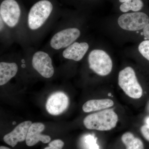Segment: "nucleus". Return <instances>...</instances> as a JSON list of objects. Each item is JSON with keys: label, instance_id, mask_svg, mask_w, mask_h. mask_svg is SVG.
<instances>
[{"label": "nucleus", "instance_id": "nucleus-1", "mask_svg": "<svg viewBox=\"0 0 149 149\" xmlns=\"http://www.w3.org/2000/svg\"><path fill=\"white\" fill-rule=\"evenodd\" d=\"M118 120L116 112L107 109L87 116L83 120V124L89 130L109 131L116 127Z\"/></svg>", "mask_w": 149, "mask_h": 149}, {"label": "nucleus", "instance_id": "nucleus-2", "mask_svg": "<svg viewBox=\"0 0 149 149\" xmlns=\"http://www.w3.org/2000/svg\"><path fill=\"white\" fill-rule=\"evenodd\" d=\"M118 84L126 95L131 98L139 99L143 96V88L131 67H127L119 72Z\"/></svg>", "mask_w": 149, "mask_h": 149}, {"label": "nucleus", "instance_id": "nucleus-3", "mask_svg": "<svg viewBox=\"0 0 149 149\" xmlns=\"http://www.w3.org/2000/svg\"><path fill=\"white\" fill-rule=\"evenodd\" d=\"M53 10L52 3L47 0H42L33 6L28 17V26L35 30L41 27L50 15Z\"/></svg>", "mask_w": 149, "mask_h": 149}, {"label": "nucleus", "instance_id": "nucleus-4", "mask_svg": "<svg viewBox=\"0 0 149 149\" xmlns=\"http://www.w3.org/2000/svg\"><path fill=\"white\" fill-rule=\"evenodd\" d=\"M88 60L90 68L99 75L107 76L111 72L112 61L104 51L99 49L92 51L88 56Z\"/></svg>", "mask_w": 149, "mask_h": 149}, {"label": "nucleus", "instance_id": "nucleus-5", "mask_svg": "<svg viewBox=\"0 0 149 149\" xmlns=\"http://www.w3.org/2000/svg\"><path fill=\"white\" fill-rule=\"evenodd\" d=\"M149 22L148 16L142 12L123 14L118 19V25L121 28L130 31L143 29Z\"/></svg>", "mask_w": 149, "mask_h": 149}, {"label": "nucleus", "instance_id": "nucleus-6", "mask_svg": "<svg viewBox=\"0 0 149 149\" xmlns=\"http://www.w3.org/2000/svg\"><path fill=\"white\" fill-rule=\"evenodd\" d=\"M1 17L10 27L16 26L20 16L19 6L15 0H5L0 6Z\"/></svg>", "mask_w": 149, "mask_h": 149}, {"label": "nucleus", "instance_id": "nucleus-7", "mask_svg": "<svg viewBox=\"0 0 149 149\" xmlns=\"http://www.w3.org/2000/svg\"><path fill=\"white\" fill-rule=\"evenodd\" d=\"M80 32L76 28L63 29L54 35L51 40L52 48L56 50L69 47L80 37Z\"/></svg>", "mask_w": 149, "mask_h": 149}, {"label": "nucleus", "instance_id": "nucleus-8", "mask_svg": "<svg viewBox=\"0 0 149 149\" xmlns=\"http://www.w3.org/2000/svg\"><path fill=\"white\" fill-rule=\"evenodd\" d=\"M32 65L35 70L42 77L50 78L54 72L52 60L49 55L45 52L39 51L35 53L32 59Z\"/></svg>", "mask_w": 149, "mask_h": 149}, {"label": "nucleus", "instance_id": "nucleus-9", "mask_svg": "<svg viewBox=\"0 0 149 149\" xmlns=\"http://www.w3.org/2000/svg\"><path fill=\"white\" fill-rule=\"evenodd\" d=\"M69 99L66 94L61 92H56L48 99L46 108L49 114L58 115L67 109Z\"/></svg>", "mask_w": 149, "mask_h": 149}, {"label": "nucleus", "instance_id": "nucleus-10", "mask_svg": "<svg viewBox=\"0 0 149 149\" xmlns=\"http://www.w3.org/2000/svg\"><path fill=\"white\" fill-rule=\"evenodd\" d=\"M32 123V121L30 120L21 123L13 131L4 136V141L6 143L13 148L19 142L25 141L29 127Z\"/></svg>", "mask_w": 149, "mask_h": 149}, {"label": "nucleus", "instance_id": "nucleus-11", "mask_svg": "<svg viewBox=\"0 0 149 149\" xmlns=\"http://www.w3.org/2000/svg\"><path fill=\"white\" fill-rule=\"evenodd\" d=\"M45 129V125L42 123H32L29 127L25 140L26 145L28 146L31 147L35 146L40 141L43 143H49L51 140V137L41 133Z\"/></svg>", "mask_w": 149, "mask_h": 149}, {"label": "nucleus", "instance_id": "nucleus-12", "mask_svg": "<svg viewBox=\"0 0 149 149\" xmlns=\"http://www.w3.org/2000/svg\"><path fill=\"white\" fill-rule=\"evenodd\" d=\"M89 49V45L86 42H74L63 51V56L64 58L80 61L83 58Z\"/></svg>", "mask_w": 149, "mask_h": 149}, {"label": "nucleus", "instance_id": "nucleus-13", "mask_svg": "<svg viewBox=\"0 0 149 149\" xmlns=\"http://www.w3.org/2000/svg\"><path fill=\"white\" fill-rule=\"evenodd\" d=\"M114 104V102L109 99L91 100L84 103L82 109L85 112L90 113L107 109Z\"/></svg>", "mask_w": 149, "mask_h": 149}, {"label": "nucleus", "instance_id": "nucleus-14", "mask_svg": "<svg viewBox=\"0 0 149 149\" xmlns=\"http://www.w3.org/2000/svg\"><path fill=\"white\" fill-rule=\"evenodd\" d=\"M18 66L15 63L1 62L0 63V85L6 84L16 75Z\"/></svg>", "mask_w": 149, "mask_h": 149}, {"label": "nucleus", "instance_id": "nucleus-15", "mask_svg": "<svg viewBox=\"0 0 149 149\" xmlns=\"http://www.w3.org/2000/svg\"><path fill=\"white\" fill-rule=\"evenodd\" d=\"M121 141L126 149H145L143 143L141 139L130 132H126L122 135Z\"/></svg>", "mask_w": 149, "mask_h": 149}, {"label": "nucleus", "instance_id": "nucleus-16", "mask_svg": "<svg viewBox=\"0 0 149 149\" xmlns=\"http://www.w3.org/2000/svg\"><path fill=\"white\" fill-rule=\"evenodd\" d=\"M119 1L123 3L120 6L122 12H127L129 10L138 12L143 6V3L141 0H119Z\"/></svg>", "mask_w": 149, "mask_h": 149}, {"label": "nucleus", "instance_id": "nucleus-17", "mask_svg": "<svg viewBox=\"0 0 149 149\" xmlns=\"http://www.w3.org/2000/svg\"><path fill=\"white\" fill-rule=\"evenodd\" d=\"M139 50L142 55L149 61V40H145L140 44Z\"/></svg>", "mask_w": 149, "mask_h": 149}, {"label": "nucleus", "instance_id": "nucleus-18", "mask_svg": "<svg viewBox=\"0 0 149 149\" xmlns=\"http://www.w3.org/2000/svg\"><path fill=\"white\" fill-rule=\"evenodd\" d=\"M97 138L94 136L89 135L85 138V142L88 144L90 149H99L98 145L97 144Z\"/></svg>", "mask_w": 149, "mask_h": 149}, {"label": "nucleus", "instance_id": "nucleus-19", "mask_svg": "<svg viewBox=\"0 0 149 149\" xmlns=\"http://www.w3.org/2000/svg\"><path fill=\"white\" fill-rule=\"evenodd\" d=\"M64 145V142L59 139L54 140L49 144V146L44 149H62Z\"/></svg>", "mask_w": 149, "mask_h": 149}, {"label": "nucleus", "instance_id": "nucleus-20", "mask_svg": "<svg viewBox=\"0 0 149 149\" xmlns=\"http://www.w3.org/2000/svg\"><path fill=\"white\" fill-rule=\"evenodd\" d=\"M141 134L147 141L149 142V125H143L141 128Z\"/></svg>", "mask_w": 149, "mask_h": 149}, {"label": "nucleus", "instance_id": "nucleus-21", "mask_svg": "<svg viewBox=\"0 0 149 149\" xmlns=\"http://www.w3.org/2000/svg\"><path fill=\"white\" fill-rule=\"evenodd\" d=\"M143 33L146 39L149 40V23L144 28Z\"/></svg>", "mask_w": 149, "mask_h": 149}, {"label": "nucleus", "instance_id": "nucleus-22", "mask_svg": "<svg viewBox=\"0 0 149 149\" xmlns=\"http://www.w3.org/2000/svg\"><path fill=\"white\" fill-rule=\"evenodd\" d=\"M0 149H10L9 148H8V147L3 146H1L0 147Z\"/></svg>", "mask_w": 149, "mask_h": 149}, {"label": "nucleus", "instance_id": "nucleus-23", "mask_svg": "<svg viewBox=\"0 0 149 149\" xmlns=\"http://www.w3.org/2000/svg\"><path fill=\"white\" fill-rule=\"evenodd\" d=\"M147 124H148V125H149V118L147 120Z\"/></svg>", "mask_w": 149, "mask_h": 149}, {"label": "nucleus", "instance_id": "nucleus-24", "mask_svg": "<svg viewBox=\"0 0 149 149\" xmlns=\"http://www.w3.org/2000/svg\"><path fill=\"white\" fill-rule=\"evenodd\" d=\"M22 66L23 68H24L25 67V65L24 64H22Z\"/></svg>", "mask_w": 149, "mask_h": 149}, {"label": "nucleus", "instance_id": "nucleus-25", "mask_svg": "<svg viewBox=\"0 0 149 149\" xmlns=\"http://www.w3.org/2000/svg\"><path fill=\"white\" fill-rule=\"evenodd\" d=\"M108 95L109 96H111V94L110 93H109V94H108Z\"/></svg>", "mask_w": 149, "mask_h": 149}, {"label": "nucleus", "instance_id": "nucleus-26", "mask_svg": "<svg viewBox=\"0 0 149 149\" xmlns=\"http://www.w3.org/2000/svg\"><path fill=\"white\" fill-rule=\"evenodd\" d=\"M22 62H23V63H24V60H23V59L22 60Z\"/></svg>", "mask_w": 149, "mask_h": 149}, {"label": "nucleus", "instance_id": "nucleus-27", "mask_svg": "<svg viewBox=\"0 0 149 149\" xmlns=\"http://www.w3.org/2000/svg\"><path fill=\"white\" fill-rule=\"evenodd\" d=\"M15 124V122H14L13 123V124Z\"/></svg>", "mask_w": 149, "mask_h": 149}]
</instances>
